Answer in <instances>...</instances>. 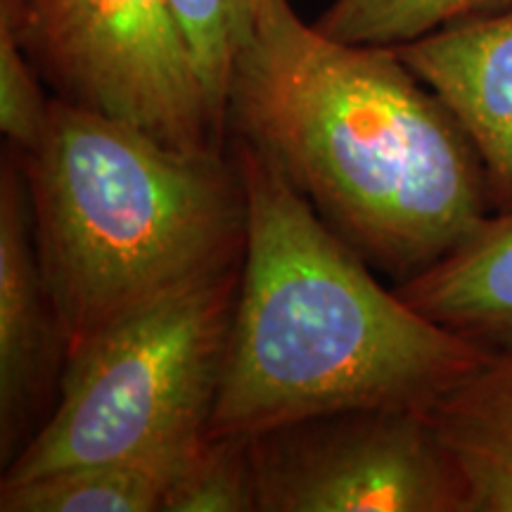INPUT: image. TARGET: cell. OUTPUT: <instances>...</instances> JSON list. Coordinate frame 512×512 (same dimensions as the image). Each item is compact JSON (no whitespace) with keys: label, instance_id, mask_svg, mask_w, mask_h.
I'll use <instances>...</instances> for the list:
<instances>
[{"label":"cell","instance_id":"1","mask_svg":"<svg viewBox=\"0 0 512 512\" xmlns=\"http://www.w3.org/2000/svg\"><path fill=\"white\" fill-rule=\"evenodd\" d=\"M226 128L396 285L494 214L477 147L396 48L337 41L290 0L256 5L230 69Z\"/></svg>","mask_w":512,"mask_h":512},{"label":"cell","instance_id":"2","mask_svg":"<svg viewBox=\"0 0 512 512\" xmlns=\"http://www.w3.org/2000/svg\"><path fill=\"white\" fill-rule=\"evenodd\" d=\"M247 240L207 434H254L354 408L430 411L489 351L387 290L261 152L228 138Z\"/></svg>","mask_w":512,"mask_h":512},{"label":"cell","instance_id":"3","mask_svg":"<svg viewBox=\"0 0 512 512\" xmlns=\"http://www.w3.org/2000/svg\"><path fill=\"white\" fill-rule=\"evenodd\" d=\"M17 152L69 356L245 256L247 197L228 150H176L53 98L43 138Z\"/></svg>","mask_w":512,"mask_h":512},{"label":"cell","instance_id":"4","mask_svg":"<svg viewBox=\"0 0 512 512\" xmlns=\"http://www.w3.org/2000/svg\"><path fill=\"white\" fill-rule=\"evenodd\" d=\"M242 278L223 268L157 299L69 356L43 430L3 482L195 444L207 434Z\"/></svg>","mask_w":512,"mask_h":512},{"label":"cell","instance_id":"5","mask_svg":"<svg viewBox=\"0 0 512 512\" xmlns=\"http://www.w3.org/2000/svg\"><path fill=\"white\" fill-rule=\"evenodd\" d=\"M19 29L53 98L176 150H228L226 121L171 0H22Z\"/></svg>","mask_w":512,"mask_h":512},{"label":"cell","instance_id":"6","mask_svg":"<svg viewBox=\"0 0 512 512\" xmlns=\"http://www.w3.org/2000/svg\"><path fill=\"white\" fill-rule=\"evenodd\" d=\"M259 512H467L427 411L354 408L252 437Z\"/></svg>","mask_w":512,"mask_h":512},{"label":"cell","instance_id":"7","mask_svg":"<svg viewBox=\"0 0 512 512\" xmlns=\"http://www.w3.org/2000/svg\"><path fill=\"white\" fill-rule=\"evenodd\" d=\"M69 351L38 259L29 185L17 147L0 164V463L3 470L53 415Z\"/></svg>","mask_w":512,"mask_h":512},{"label":"cell","instance_id":"8","mask_svg":"<svg viewBox=\"0 0 512 512\" xmlns=\"http://www.w3.org/2000/svg\"><path fill=\"white\" fill-rule=\"evenodd\" d=\"M394 48L477 147L494 214L512 211V0Z\"/></svg>","mask_w":512,"mask_h":512},{"label":"cell","instance_id":"9","mask_svg":"<svg viewBox=\"0 0 512 512\" xmlns=\"http://www.w3.org/2000/svg\"><path fill=\"white\" fill-rule=\"evenodd\" d=\"M394 290L486 351L512 347V211L486 216L463 245Z\"/></svg>","mask_w":512,"mask_h":512},{"label":"cell","instance_id":"10","mask_svg":"<svg viewBox=\"0 0 512 512\" xmlns=\"http://www.w3.org/2000/svg\"><path fill=\"white\" fill-rule=\"evenodd\" d=\"M427 415L463 479L467 512H512V347L489 351Z\"/></svg>","mask_w":512,"mask_h":512},{"label":"cell","instance_id":"11","mask_svg":"<svg viewBox=\"0 0 512 512\" xmlns=\"http://www.w3.org/2000/svg\"><path fill=\"white\" fill-rule=\"evenodd\" d=\"M195 444L150 456L69 467L27 482H0V510L164 512L166 491Z\"/></svg>","mask_w":512,"mask_h":512},{"label":"cell","instance_id":"12","mask_svg":"<svg viewBox=\"0 0 512 512\" xmlns=\"http://www.w3.org/2000/svg\"><path fill=\"white\" fill-rule=\"evenodd\" d=\"M164 512H259L252 437L204 434L178 467Z\"/></svg>","mask_w":512,"mask_h":512},{"label":"cell","instance_id":"13","mask_svg":"<svg viewBox=\"0 0 512 512\" xmlns=\"http://www.w3.org/2000/svg\"><path fill=\"white\" fill-rule=\"evenodd\" d=\"M494 0H335L316 27L337 41L401 46Z\"/></svg>","mask_w":512,"mask_h":512},{"label":"cell","instance_id":"14","mask_svg":"<svg viewBox=\"0 0 512 512\" xmlns=\"http://www.w3.org/2000/svg\"><path fill=\"white\" fill-rule=\"evenodd\" d=\"M19 17L22 0H0V131L5 143L31 152L46 133L53 98L24 48Z\"/></svg>","mask_w":512,"mask_h":512},{"label":"cell","instance_id":"15","mask_svg":"<svg viewBox=\"0 0 512 512\" xmlns=\"http://www.w3.org/2000/svg\"><path fill=\"white\" fill-rule=\"evenodd\" d=\"M171 3L195 50L211 102L226 121L230 69L252 31L259 0H171Z\"/></svg>","mask_w":512,"mask_h":512}]
</instances>
